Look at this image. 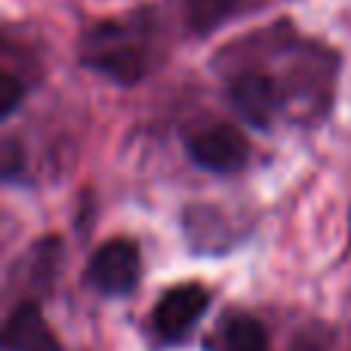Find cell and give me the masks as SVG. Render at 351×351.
I'll return each instance as SVG.
<instances>
[{"instance_id":"obj_8","label":"cell","mask_w":351,"mask_h":351,"mask_svg":"<svg viewBox=\"0 0 351 351\" xmlns=\"http://www.w3.org/2000/svg\"><path fill=\"white\" fill-rule=\"evenodd\" d=\"M182 3H185V19L191 31L210 34L213 28H219L225 19L241 10L243 0H182Z\"/></svg>"},{"instance_id":"obj_6","label":"cell","mask_w":351,"mask_h":351,"mask_svg":"<svg viewBox=\"0 0 351 351\" xmlns=\"http://www.w3.org/2000/svg\"><path fill=\"white\" fill-rule=\"evenodd\" d=\"M6 351H62L53 327L47 324L37 302H19L12 315L6 317L3 330Z\"/></svg>"},{"instance_id":"obj_1","label":"cell","mask_w":351,"mask_h":351,"mask_svg":"<svg viewBox=\"0 0 351 351\" xmlns=\"http://www.w3.org/2000/svg\"><path fill=\"white\" fill-rule=\"evenodd\" d=\"M164 56V22L158 10H136L117 19L93 22L80 37V62L90 71L133 86L158 68Z\"/></svg>"},{"instance_id":"obj_7","label":"cell","mask_w":351,"mask_h":351,"mask_svg":"<svg viewBox=\"0 0 351 351\" xmlns=\"http://www.w3.org/2000/svg\"><path fill=\"white\" fill-rule=\"evenodd\" d=\"M216 351H268V330L247 311H231L219 321L213 336Z\"/></svg>"},{"instance_id":"obj_3","label":"cell","mask_w":351,"mask_h":351,"mask_svg":"<svg viewBox=\"0 0 351 351\" xmlns=\"http://www.w3.org/2000/svg\"><path fill=\"white\" fill-rule=\"evenodd\" d=\"M142 278V253L139 243L130 237H111L86 265V284L102 296H130Z\"/></svg>"},{"instance_id":"obj_5","label":"cell","mask_w":351,"mask_h":351,"mask_svg":"<svg viewBox=\"0 0 351 351\" xmlns=\"http://www.w3.org/2000/svg\"><path fill=\"white\" fill-rule=\"evenodd\" d=\"M206 305H210V290L204 284L170 287L158 299V305H154V315H152L154 336L164 342H182L191 333L194 324L204 317Z\"/></svg>"},{"instance_id":"obj_4","label":"cell","mask_w":351,"mask_h":351,"mask_svg":"<svg viewBox=\"0 0 351 351\" xmlns=\"http://www.w3.org/2000/svg\"><path fill=\"white\" fill-rule=\"evenodd\" d=\"M185 152L194 167L216 176L241 173L250 160V145L243 133L231 123H210L204 130H194L185 139Z\"/></svg>"},{"instance_id":"obj_10","label":"cell","mask_w":351,"mask_h":351,"mask_svg":"<svg viewBox=\"0 0 351 351\" xmlns=\"http://www.w3.org/2000/svg\"><path fill=\"white\" fill-rule=\"evenodd\" d=\"M0 167H3V179L6 182H19L25 179V158H22V148L12 136L3 139V158H0Z\"/></svg>"},{"instance_id":"obj_2","label":"cell","mask_w":351,"mask_h":351,"mask_svg":"<svg viewBox=\"0 0 351 351\" xmlns=\"http://www.w3.org/2000/svg\"><path fill=\"white\" fill-rule=\"evenodd\" d=\"M225 90L234 111L256 130H271L280 117H287L280 93L259 62H237L225 74Z\"/></svg>"},{"instance_id":"obj_9","label":"cell","mask_w":351,"mask_h":351,"mask_svg":"<svg viewBox=\"0 0 351 351\" xmlns=\"http://www.w3.org/2000/svg\"><path fill=\"white\" fill-rule=\"evenodd\" d=\"M22 99H25V84L6 68V71L0 74V117L6 121V117L22 105Z\"/></svg>"}]
</instances>
